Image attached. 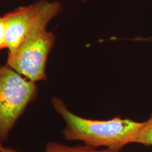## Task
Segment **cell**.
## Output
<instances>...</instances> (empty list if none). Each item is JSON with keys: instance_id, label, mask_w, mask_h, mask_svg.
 I'll return each instance as SVG.
<instances>
[{"instance_id": "cell-2", "label": "cell", "mask_w": 152, "mask_h": 152, "mask_svg": "<svg viewBox=\"0 0 152 152\" xmlns=\"http://www.w3.org/2000/svg\"><path fill=\"white\" fill-rule=\"evenodd\" d=\"M37 94L36 83L6 64L0 66V140L6 141L20 115Z\"/></svg>"}, {"instance_id": "cell-7", "label": "cell", "mask_w": 152, "mask_h": 152, "mask_svg": "<svg viewBox=\"0 0 152 152\" xmlns=\"http://www.w3.org/2000/svg\"><path fill=\"white\" fill-rule=\"evenodd\" d=\"M3 49H7L6 22L4 16H0V50Z\"/></svg>"}, {"instance_id": "cell-8", "label": "cell", "mask_w": 152, "mask_h": 152, "mask_svg": "<svg viewBox=\"0 0 152 152\" xmlns=\"http://www.w3.org/2000/svg\"><path fill=\"white\" fill-rule=\"evenodd\" d=\"M1 147H2V145H1V140H0V149H1Z\"/></svg>"}, {"instance_id": "cell-5", "label": "cell", "mask_w": 152, "mask_h": 152, "mask_svg": "<svg viewBox=\"0 0 152 152\" xmlns=\"http://www.w3.org/2000/svg\"><path fill=\"white\" fill-rule=\"evenodd\" d=\"M0 152H19L12 148L1 147ZM45 152H118L114 151L109 149L99 150L96 148L90 147V146H75V147H69L64 144L50 142L47 144Z\"/></svg>"}, {"instance_id": "cell-3", "label": "cell", "mask_w": 152, "mask_h": 152, "mask_svg": "<svg viewBox=\"0 0 152 152\" xmlns=\"http://www.w3.org/2000/svg\"><path fill=\"white\" fill-rule=\"evenodd\" d=\"M61 10L62 5L59 1L39 0L4 15L8 52L16 50L30 36L46 30L49 22Z\"/></svg>"}, {"instance_id": "cell-6", "label": "cell", "mask_w": 152, "mask_h": 152, "mask_svg": "<svg viewBox=\"0 0 152 152\" xmlns=\"http://www.w3.org/2000/svg\"><path fill=\"white\" fill-rule=\"evenodd\" d=\"M134 143L152 146V113L147 121L142 122V127L134 139Z\"/></svg>"}, {"instance_id": "cell-4", "label": "cell", "mask_w": 152, "mask_h": 152, "mask_svg": "<svg viewBox=\"0 0 152 152\" xmlns=\"http://www.w3.org/2000/svg\"><path fill=\"white\" fill-rule=\"evenodd\" d=\"M56 37L43 30L30 36L12 52H8L7 65L33 82L45 80L46 64Z\"/></svg>"}, {"instance_id": "cell-9", "label": "cell", "mask_w": 152, "mask_h": 152, "mask_svg": "<svg viewBox=\"0 0 152 152\" xmlns=\"http://www.w3.org/2000/svg\"><path fill=\"white\" fill-rule=\"evenodd\" d=\"M83 1H87V0H83Z\"/></svg>"}, {"instance_id": "cell-1", "label": "cell", "mask_w": 152, "mask_h": 152, "mask_svg": "<svg viewBox=\"0 0 152 152\" xmlns=\"http://www.w3.org/2000/svg\"><path fill=\"white\" fill-rule=\"evenodd\" d=\"M53 107L65 121L64 135L68 140L82 141L86 145L119 152L129 144L134 143L142 122L116 117L108 121L86 119L75 115L61 99L53 97Z\"/></svg>"}]
</instances>
